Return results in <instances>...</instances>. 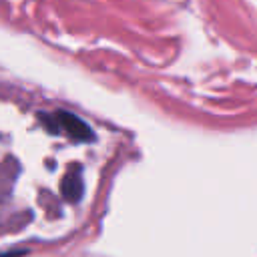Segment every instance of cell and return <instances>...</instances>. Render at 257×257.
<instances>
[{
    "mask_svg": "<svg viewBox=\"0 0 257 257\" xmlns=\"http://www.w3.org/2000/svg\"><path fill=\"white\" fill-rule=\"evenodd\" d=\"M54 116L58 120V126L64 128V133H68L72 139H76V141H94V135H92L90 126L84 120H80L76 114H72L68 110H58Z\"/></svg>",
    "mask_w": 257,
    "mask_h": 257,
    "instance_id": "6da1fadb",
    "label": "cell"
},
{
    "mask_svg": "<svg viewBox=\"0 0 257 257\" xmlns=\"http://www.w3.org/2000/svg\"><path fill=\"white\" fill-rule=\"evenodd\" d=\"M60 193L68 203H76L82 197V179L78 169H70L68 175L60 183Z\"/></svg>",
    "mask_w": 257,
    "mask_h": 257,
    "instance_id": "7a4b0ae2",
    "label": "cell"
},
{
    "mask_svg": "<svg viewBox=\"0 0 257 257\" xmlns=\"http://www.w3.org/2000/svg\"><path fill=\"white\" fill-rule=\"evenodd\" d=\"M38 120L44 124V128L48 131V133H52V135H56L58 133V120H56V116H50V114H46V112H38Z\"/></svg>",
    "mask_w": 257,
    "mask_h": 257,
    "instance_id": "3957f363",
    "label": "cell"
},
{
    "mask_svg": "<svg viewBox=\"0 0 257 257\" xmlns=\"http://www.w3.org/2000/svg\"><path fill=\"white\" fill-rule=\"evenodd\" d=\"M24 251H10V253H2L0 257H20Z\"/></svg>",
    "mask_w": 257,
    "mask_h": 257,
    "instance_id": "277c9868",
    "label": "cell"
}]
</instances>
